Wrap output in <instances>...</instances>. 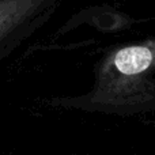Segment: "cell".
I'll return each instance as SVG.
<instances>
[{
	"instance_id": "cell-1",
	"label": "cell",
	"mask_w": 155,
	"mask_h": 155,
	"mask_svg": "<svg viewBox=\"0 0 155 155\" xmlns=\"http://www.w3.org/2000/svg\"><path fill=\"white\" fill-rule=\"evenodd\" d=\"M38 0H4L0 3V38L23 22Z\"/></svg>"
}]
</instances>
